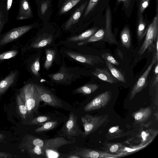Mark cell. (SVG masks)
Masks as SVG:
<instances>
[{
  "instance_id": "cell-2",
  "label": "cell",
  "mask_w": 158,
  "mask_h": 158,
  "mask_svg": "<svg viewBox=\"0 0 158 158\" xmlns=\"http://www.w3.org/2000/svg\"><path fill=\"white\" fill-rule=\"evenodd\" d=\"M108 116H92L86 114L81 117L84 131L82 136L85 137L96 131L106 121Z\"/></svg>"
},
{
  "instance_id": "cell-23",
  "label": "cell",
  "mask_w": 158,
  "mask_h": 158,
  "mask_svg": "<svg viewBox=\"0 0 158 158\" xmlns=\"http://www.w3.org/2000/svg\"><path fill=\"white\" fill-rule=\"evenodd\" d=\"M16 99L17 113L22 119H25L28 115L27 111L19 94H17L16 95Z\"/></svg>"
},
{
  "instance_id": "cell-47",
  "label": "cell",
  "mask_w": 158,
  "mask_h": 158,
  "mask_svg": "<svg viewBox=\"0 0 158 158\" xmlns=\"http://www.w3.org/2000/svg\"><path fill=\"white\" fill-rule=\"evenodd\" d=\"M3 21L1 18H0V31L3 25Z\"/></svg>"
},
{
  "instance_id": "cell-22",
  "label": "cell",
  "mask_w": 158,
  "mask_h": 158,
  "mask_svg": "<svg viewBox=\"0 0 158 158\" xmlns=\"http://www.w3.org/2000/svg\"><path fill=\"white\" fill-rule=\"evenodd\" d=\"M139 20L137 29V35L139 41H140L146 35L147 29H146V23L142 13L139 12Z\"/></svg>"
},
{
  "instance_id": "cell-5",
  "label": "cell",
  "mask_w": 158,
  "mask_h": 158,
  "mask_svg": "<svg viewBox=\"0 0 158 158\" xmlns=\"http://www.w3.org/2000/svg\"><path fill=\"white\" fill-rule=\"evenodd\" d=\"M40 96L41 101L48 105L55 107H61L63 106L61 101L50 91L45 87L35 84Z\"/></svg>"
},
{
  "instance_id": "cell-26",
  "label": "cell",
  "mask_w": 158,
  "mask_h": 158,
  "mask_svg": "<svg viewBox=\"0 0 158 158\" xmlns=\"http://www.w3.org/2000/svg\"><path fill=\"white\" fill-rule=\"evenodd\" d=\"M105 62L112 75L118 81L124 83L126 82V79L121 73L113 64L107 60Z\"/></svg>"
},
{
  "instance_id": "cell-37",
  "label": "cell",
  "mask_w": 158,
  "mask_h": 158,
  "mask_svg": "<svg viewBox=\"0 0 158 158\" xmlns=\"http://www.w3.org/2000/svg\"><path fill=\"white\" fill-rule=\"evenodd\" d=\"M150 0H141L139 4V12L142 13L148 6Z\"/></svg>"
},
{
  "instance_id": "cell-16",
  "label": "cell",
  "mask_w": 158,
  "mask_h": 158,
  "mask_svg": "<svg viewBox=\"0 0 158 158\" xmlns=\"http://www.w3.org/2000/svg\"><path fill=\"white\" fill-rule=\"evenodd\" d=\"M88 1H86L82 4L75 11L74 13L66 22L65 27L66 29H69L73 25L78 22L82 14L87 5Z\"/></svg>"
},
{
  "instance_id": "cell-41",
  "label": "cell",
  "mask_w": 158,
  "mask_h": 158,
  "mask_svg": "<svg viewBox=\"0 0 158 158\" xmlns=\"http://www.w3.org/2000/svg\"><path fill=\"white\" fill-rule=\"evenodd\" d=\"M13 0H7L6 4V10L8 11L12 5Z\"/></svg>"
},
{
  "instance_id": "cell-35",
  "label": "cell",
  "mask_w": 158,
  "mask_h": 158,
  "mask_svg": "<svg viewBox=\"0 0 158 158\" xmlns=\"http://www.w3.org/2000/svg\"><path fill=\"white\" fill-rule=\"evenodd\" d=\"M102 57L105 60H107L113 64L118 65L119 63L108 52L102 53L101 55Z\"/></svg>"
},
{
  "instance_id": "cell-12",
  "label": "cell",
  "mask_w": 158,
  "mask_h": 158,
  "mask_svg": "<svg viewBox=\"0 0 158 158\" xmlns=\"http://www.w3.org/2000/svg\"><path fill=\"white\" fill-rule=\"evenodd\" d=\"M106 13V27L103 40L111 44H118V43L111 30V15L109 7L107 8Z\"/></svg>"
},
{
  "instance_id": "cell-10",
  "label": "cell",
  "mask_w": 158,
  "mask_h": 158,
  "mask_svg": "<svg viewBox=\"0 0 158 158\" xmlns=\"http://www.w3.org/2000/svg\"><path fill=\"white\" fill-rule=\"evenodd\" d=\"M44 141V148L46 154L48 151L56 152L60 147L67 144H73L74 142V140H67L64 138L60 137L45 139Z\"/></svg>"
},
{
  "instance_id": "cell-15",
  "label": "cell",
  "mask_w": 158,
  "mask_h": 158,
  "mask_svg": "<svg viewBox=\"0 0 158 158\" xmlns=\"http://www.w3.org/2000/svg\"><path fill=\"white\" fill-rule=\"evenodd\" d=\"M17 71H11L0 81V95L4 94L15 82L17 77Z\"/></svg>"
},
{
  "instance_id": "cell-29",
  "label": "cell",
  "mask_w": 158,
  "mask_h": 158,
  "mask_svg": "<svg viewBox=\"0 0 158 158\" xmlns=\"http://www.w3.org/2000/svg\"><path fill=\"white\" fill-rule=\"evenodd\" d=\"M46 59L44 67L47 70L50 67L53 62L56 54L55 51L52 49H47L46 50Z\"/></svg>"
},
{
  "instance_id": "cell-43",
  "label": "cell",
  "mask_w": 158,
  "mask_h": 158,
  "mask_svg": "<svg viewBox=\"0 0 158 158\" xmlns=\"http://www.w3.org/2000/svg\"><path fill=\"white\" fill-rule=\"evenodd\" d=\"M117 53H118V56L120 57V58L121 59H123V53H122V52H121V51L120 50H118L117 51Z\"/></svg>"
},
{
  "instance_id": "cell-27",
  "label": "cell",
  "mask_w": 158,
  "mask_h": 158,
  "mask_svg": "<svg viewBox=\"0 0 158 158\" xmlns=\"http://www.w3.org/2000/svg\"><path fill=\"white\" fill-rule=\"evenodd\" d=\"M105 31L102 29L97 31L93 35L86 40L78 43L79 46H81L89 43L97 41L103 39L104 37Z\"/></svg>"
},
{
  "instance_id": "cell-19",
  "label": "cell",
  "mask_w": 158,
  "mask_h": 158,
  "mask_svg": "<svg viewBox=\"0 0 158 158\" xmlns=\"http://www.w3.org/2000/svg\"><path fill=\"white\" fill-rule=\"evenodd\" d=\"M52 40V36L50 35L44 34L40 36L33 43L31 46L33 48H40L49 44Z\"/></svg>"
},
{
  "instance_id": "cell-30",
  "label": "cell",
  "mask_w": 158,
  "mask_h": 158,
  "mask_svg": "<svg viewBox=\"0 0 158 158\" xmlns=\"http://www.w3.org/2000/svg\"><path fill=\"white\" fill-rule=\"evenodd\" d=\"M81 0H65L60 11V14L65 13L77 4Z\"/></svg>"
},
{
  "instance_id": "cell-34",
  "label": "cell",
  "mask_w": 158,
  "mask_h": 158,
  "mask_svg": "<svg viewBox=\"0 0 158 158\" xmlns=\"http://www.w3.org/2000/svg\"><path fill=\"white\" fill-rule=\"evenodd\" d=\"M50 76L52 79L58 82L64 80L68 77V75L65 73L60 72L51 75Z\"/></svg>"
},
{
  "instance_id": "cell-49",
  "label": "cell",
  "mask_w": 158,
  "mask_h": 158,
  "mask_svg": "<svg viewBox=\"0 0 158 158\" xmlns=\"http://www.w3.org/2000/svg\"><path fill=\"white\" fill-rule=\"evenodd\" d=\"M127 0H117L118 2H120L121 1L124 2H126Z\"/></svg>"
},
{
  "instance_id": "cell-18",
  "label": "cell",
  "mask_w": 158,
  "mask_h": 158,
  "mask_svg": "<svg viewBox=\"0 0 158 158\" xmlns=\"http://www.w3.org/2000/svg\"><path fill=\"white\" fill-rule=\"evenodd\" d=\"M152 112V109L150 107L141 108L134 113L133 117L136 122H143L150 117Z\"/></svg>"
},
{
  "instance_id": "cell-28",
  "label": "cell",
  "mask_w": 158,
  "mask_h": 158,
  "mask_svg": "<svg viewBox=\"0 0 158 158\" xmlns=\"http://www.w3.org/2000/svg\"><path fill=\"white\" fill-rule=\"evenodd\" d=\"M57 121H48L43 124L41 126L37 128L35 130L37 133L47 131L54 128L57 125Z\"/></svg>"
},
{
  "instance_id": "cell-17",
  "label": "cell",
  "mask_w": 158,
  "mask_h": 158,
  "mask_svg": "<svg viewBox=\"0 0 158 158\" xmlns=\"http://www.w3.org/2000/svg\"><path fill=\"white\" fill-rule=\"evenodd\" d=\"M29 156L32 158L47 157L46 153L43 148L37 146H23Z\"/></svg>"
},
{
  "instance_id": "cell-20",
  "label": "cell",
  "mask_w": 158,
  "mask_h": 158,
  "mask_svg": "<svg viewBox=\"0 0 158 158\" xmlns=\"http://www.w3.org/2000/svg\"><path fill=\"white\" fill-rule=\"evenodd\" d=\"M97 28H93L89 29L81 34L73 36L68 40L70 42H77L87 40L93 35L97 31Z\"/></svg>"
},
{
  "instance_id": "cell-31",
  "label": "cell",
  "mask_w": 158,
  "mask_h": 158,
  "mask_svg": "<svg viewBox=\"0 0 158 158\" xmlns=\"http://www.w3.org/2000/svg\"><path fill=\"white\" fill-rule=\"evenodd\" d=\"M50 120H51V118L48 116H38L32 120L30 124L31 125H42L43 124L47 122L50 121Z\"/></svg>"
},
{
  "instance_id": "cell-44",
  "label": "cell",
  "mask_w": 158,
  "mask_h": 158,
  "mask_svg": "<svg viewBox=\"0 0 158 158\" xmlns=\"http://www.w3.org/2000/svg\"><path fill=\"white\" fill-rule=\"evenodd\" d=\"M154 71L155 75L158 74V64L157 62Z\"/></svg>"
},
{
  "instance_id": "cell-46",
  "label": "cell",
  "mask_w": 158,
  "mask_h": 158,
  "mask_svg": "<svg viewBox=\"0 0 158 158\" xmlns=\"http://www.w3.org/2000/svg\"><path fill=\"white\" fill-rule=\"evenodd\" d=\"M156 52H158V37L157 38L156 42Z\"/></svg>"
},
{
  "instance_id": "cell-48",
  "label": "cell",
  "mask_w": 158,
  "mask_h": 158,
  "mask_svg": "<svg viewBox=\"0 0 158 158\" xmlns=\"http://www.w3.org/2000/svg\"><path fill=\"white\" fill-rule=\"evenodd\" d=\"M5 135L2 134H0V141L2 140L4 138Z\"/></svg>"
},
{
  "instance_id": "cell-7",
  "label": "cell",
  "mask_w": 158,
  "mask_h": 158,
  "mask_svg": "<svg viewBox=\"0 0 158 158\" xmlns=\"http://www.w3.org/2000/svg\"><path fill=\"white\" fill-rule=\"evenodd\" d=\"M111 98L110 91H105L96 97L87 104L85 106L84 110L85 112H88L99 109L106 105Z\"/></svg>"
},
{
  "instance_id": "cell-4",
  "label": "cell",
  "mask_w": 158,
  "mask_h": 158,
  "mask_svg": "<svg viewBox=\"0 0 158 158\" xmlns=\"http://www.w3.org/2000/svg\"><path fill=\"white\" fill-rule=\"evenodd\" d=\"M158 53L154 55L152 61L147 69L138 79L133 87L131 92L130 99L132 100L136 94L140 92L145 87L148 76L154 64L158 61Z\"/></svg>"
},
{
  "instance_id": "cell-40",
  "label": "cell",
  "mask_w": 158,
  "mask_h": 158,
  "mask_svg": "<svg viewBox=\"0 0 158 158\" xmlns=\"http://www.w3.org/2000/svg\"><path fill=\"white\" fill-rule=\"evenodd\" d=\"M119 146L118 144H115L112 145L110 148V151L112 152H115L118 149Z\"/></svg>"
},
{
  "instance_id": "cell-13",
  "label": "cell",
  "mask_w": 158,
  "mask_h": 158,
  "mask_svg": "<svg viewBox=\"0 0 158 158\" xmlns=\"http://www.w3.org/2000/svg\"><path fill=\"white\" fill-rule=\"evenodd\" d=\"M32 10L27 0H21L17 19L21 20L32 17Z\"/></svg>"
},
{
  "instance_id": "cell-8",
  "label": "cell",
  "mask_w": 158,
  "mask_h": 158,
  "mask_svg": "<svg viewBox=\"0 0 158 158\" xmlns=\"http://www.w3.org/2000/svg\"><path fill=\"white\" fill-rule=\"evenodd\" d=\"M77 121V116L74 113L71 112L65 124L64 129V134L69 138L71 139L73 137L83 135L84 132L81 130Z\"/></svg>"
},
{
  "instance_id": "cell-6",
  "label": "cell",
  "mask_w": 158,
  "mask_h": 158,
  "mask_svg": "<svg viewBox=\"0 0 158 158\" xmlns=\"http://www.w3.org/2000/svg\"><path fill=\"white\" fill-rule=\"evenodd\" d=\"M33 25L21 26L10 30L0 40V46H3L19 38L21 36L31 29Z\"/></svg>"
},
{
  "instance_id": "cell-24",
  "label": "cell",
  "mask_w": 158,
  "mask_h": 158,
  "mask_svg": "<svg viewBox=\"0 0 158 158\" xmlns=\"http://www.w3.org/2000/svg\"><path fill=\"white\" fill-rule=\"evenodd\" d=\"M98 87L99 86L97 84H88L76 89L74 92L75 93H81L85 95L89 94L95 91Z\"/></svg>"
},
{
  "instance_id": "cell-21",
  "label": "cell",
  "mask_w": 158,
  "mask_h": 158,
  "mask_svg": "<svg viewBox=\"0 0 158 158\" xmlns=\"http://www.w3.org/2000/svg\"><path fill=\"white\" fill-rule=\"evenodd\" d=\"M23 146H37L44 148V140L31 135H27L25 137Z\"/></svg>"
},
{
  "instance_id": "cell-32",
  "label": "cell",
  "mask_w": 158,
  "mask_h": 158,
  "mask_svg": "<svg viewBox=\"0 0 158 158\" xmlns=\"http://www.w3.org/2000/svg\"><path fill=\"white\" fill-rule=\"evenodd\" d=\"M18 52L16 50H12L0 54V60L9 59L15 56Z\"/></svg>"
},
{
  "instance_id": "cell-39",
  "label": "cell",
  "mask_w": 158,
  "mask_h": 158,
  "mask_svg": "<svg viewBox=\"0 0 158 158\" xmlns=\"http://www.w3.org/2000/svg\"><path fill=\"white\" fill-rule=\"evenodd\" d=\"M17 156L10 154L8 153L0 152V158H11Z\"/></svg>"
},
{
  "instance_id": "cell-9",
  "label": "cell",
  "mask_w": 158,
  "mask_h": 158,
  "mask_svg": "<svg viewBox=\"0 0 158 158\" xmlns=\"http://www.w3.org/2000/svg\"><path fill=\"white\" fill-rule=\"evenodd\" d=\"M80 158H116L121 155H113L95 150L83 148H77L73 153Z\"/></svg>"
},
{
  "instance_id": "cell-38",
  "label": "cell",
  "mask_w": 158,
  "mask_h": 158,
  "mask_svg": "<svg viewBox=\"0 0 158 158\" xmlns=\"http://www.w3.org/2000/svg\"><path fill=\"white\" fill-rule=\"evenodd\" d=\"M49 1H47L43 2L41 5L40 11L42 15H44L45 13L49 6Z\"/></svg>"
},
{
  "instance_id": "cell-1",
  "label": "cell",
  "mask_w": 158,
  "mask_h": 158,
  "mask_svg": "<svg viewBox=\"0 0 158 158\" xmlns=\"http://www.w3.org/2000/svg\"><path fill=\"white\" fill-rule=\"evenodd\" d=\"M19 94L25 105L28 115L37 113L41 100L35 83L26 84L20 89Z\"/></svg>"
},
{
  "instance_id": "cell-33",
  "label": "cell",
  "mask_w": 158,
  "mask_h": 158,
  "mask_svg": "<svg viewBox=\"0 0 158 158\" xmlns=\"http://www.w3.org/2000/svg\"><path fill=\"white\" fill-rule=\"evenodd\" d=\"M40 66L39 59L38 58L33 62L31 66L32 73L38 77L40 76L39 71L40 68Z\"/></svg>"
},
{
  "instance_id": "cell-3",
  "label": "cell",
  "mask_w": 158,
  "mask_h": 158,
  "mask_svg": "<svg viewBox=\"0 0 158 158\" xmlns=\"http://www.w3.org/2000/svg\"><path fill=\"white\" fill-rule=\"evenodd\" d=\"M158 15L157 12L152 22L148 26L145 40L138 52L139 55H142L147 49L151 48L158 37Z\"/></svg>"
},
{
  "instance_id": "cell-42",
  "label": "cell",
  "mask_w": 158,
  "mask_h": 158,
  "mask_svg": "<svg viewBox=\"0 0 158 158\" xmlns=\"http://www.w3.org/2000/svg\"><path fill=\"white\" fill-rule=\"evenodd\" d=\"M158 83V74L156 75V77L155 78L153 83V85H157Z\"/></svg>"
},
{
  "instance_id": "cell-14",
  "label": "cell",
  "mask_w": 158,
  "mask_h": 158,
  "mask_svg": "<svg viewBox=\"0 0 158 158\" xmlns=\"http://www.w3.org/2000/svg\"><path fill=\"white\" fill-rule=\"evenodd\" d=\"M92 73L96 77L106 82L112 84L117 82V79L106 68H96Z\"/></svg>"
},
{
  "instance_id": "cell-36",
  "label": "cell",
  "mask_w": 158,
  "mask_h": 158,
  "mask_svg": "<svg viewBox=\"0 0 158 158\" xmlns=\"http://www.w3.org/2000/svg\"><path fill=\"white\" fill-rule=\"evenodd\" d=\"M98 0H90L85 11L84 17H85L92 10Z\"/></svg>"
},
{
  "instance_id": "cell-45",
  "label": "cell",
  "mask_w": 158,
  "mask_h": 158,
  "mask_svg": "<svg viewBox=\"0 0 158 158\" xmlns=\"http://www.w3.org/2000/svg\"><path fill=\"white\" fill-rule=\"evenodd\" d=\"M67 158H80V157L79 156L74 154H73L72 155H70L69 156H68L67 157Z\"/></svg>"
},
{
  "instance_id": "cell-11",
  "label": "cell",
  "mask_w": 158,
  "mask_h": 158,
  "mask_svg": "<svg viewBox=\"0 0 158 158\" xmlns=\"http://www.w3.org/2000/svg\"><path fill=\"white\" fill-rule=\"evenodd\" d=\"M66 53L69 57L77 61L92 65L99 63H103L102 59L98 56L83 55L72 52H67Z\"/></svg>"
},
{
  "instance_id": "cell-25",
  "label": "cell",
  "mask_w": 158,
  "mask_h": 158,
  "mask_svg": "<svg viewBox=\"0 0 158 158\" xmlns=\"http://www.w3.org/2000/svg\"><path fill=\"white\" fill-rule=\"evenodd\" d=\"M120 39L123 46L127 48L131 45V37L129 30L127 27H125L120 34Z\"/></svg>"
}]
</instances>
